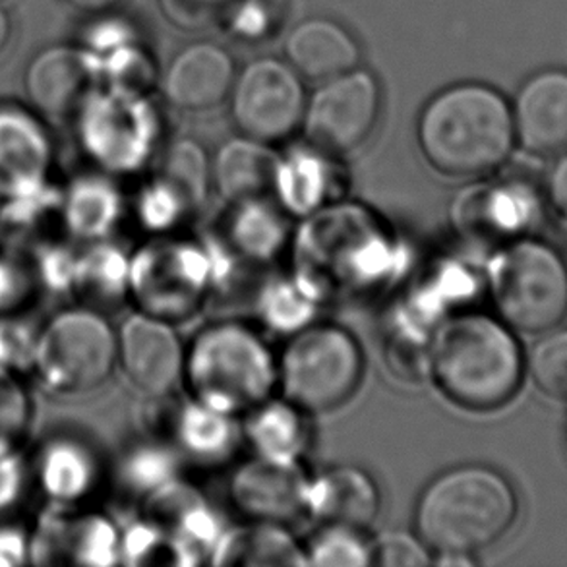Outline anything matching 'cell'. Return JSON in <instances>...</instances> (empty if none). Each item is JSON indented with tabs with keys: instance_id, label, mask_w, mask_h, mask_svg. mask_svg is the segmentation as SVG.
I'll list each match as a JSON object with an SVG mask.
<instances>
[{
	"instance_id": "cell-26",
	"label": "cell",
	"mask_w": 567,
	"mask_h": 567,
	"mask_svg": "<svg viewBox=\"0 0 567 567\" xmlns=\"http://www.w3.org/2000/svg\"><path fill=\"white\" fill-rule=\"evenodd\" d=\"M529 357L533 380L546 395L567 401V328L540 333Z\"/></svg>"
},
{
	"instance_id": "cell-8",
	"label": "cell",
	"mask_w": 567,
	"mask_h": 567,
	"mask_svg": "<svg viewBox=\"0 0 567 567\" xmlns=\"http://www.w3.org/2000/svg\"><path fill=\"white\" fill-rule=\"evenodd\" d=\"M307 101L302 76L289 62L260 56L237 70L229 93V113L246 138L277 144L302 128Z\"/></svg>"
},
{
	"instance_id": "cell-1",
	"label": "cell",
	"mask_w": 567,
	"mask_h": 567,
	"mask_svg": "<svg viewBox=\"0 0 567 567\" xmlns=\"http://www.w3.org/2000/svg\"><path fill=\"white\" fill-rule=\"evenodd\" d=\"M421 154L447 177H483L514 152L512 103L483 82H460L426 101L416 123Z\"/></svg>"
},
{
	"instance_id": "cell-21",
	"label": "cell",
	"mask_w": 567,
	"mask_h": 567,
	"mask_svg": "<svg viewBox=\"0 0 567 567\" xmlns=\"http://www.w3.org/2000/svg\"><path fill=\"white\" fill-rule=\"evenodd\" d=\"M62 227V190L51 183L14 198L0 199V245L10 252L28 254ZM64 229V227H62Z\"/></svg>"
},
{
	"instance_id": "cell-19",
	"label": "cell",
	"mask_w": 567,
	"mask_h": 567,
	"mask_svg": "<svg viewBox=\"0 0 567 567\" xmlns=\"http://www.w3.org/2000/svg\"><path fill=\"white\" fill-rule=\"evenodd\" d=\"M279 169L281 162L269 144L240 134L217 150L212 177L225 198L248 204L276 190Z\"/></svg>"
},
{
	"instance_id": "cell-24",
	"label": "cell",
	"mask_w": 567,
	"mask_h": 567,
	"mask_svg": "<svg viewBox=\"0 0 567 567\" xmlns=\"http://www.w3.org/2000/svg\"><path fill=\"white\" fill-rule=\"evenodd\" d=\"M300 413L305 411L289 401L256 406L248 422V437L260 457L295 463L307 447V426Z\"/></svg>"
},
{
	"instance_id": "cell-18",
	"label": "cell",
	"mask_w": 567,
	"mask_h": 567,
	"mask_svg": "<svg viewBox=\"0 0 567 567\" xmlns=\"http://www.w3.org/2000/svg\"><path fill=\"white\" fill-rule=\"evenodd\" d=\"M97 476L100 465L95 453L82 440L54 436L41 445L35 478L49 506H76L92 494Z\"/></svg>"
},
{
	"instance_id": "cell-32",
	"label": "cell",
	"mask_w": 567,
	"mask_h": 567,
	"mask_svg": "<svg viewBox=\"0 0 567 567\" xmlns=\"http://www.w3.org/2000/svg\"><path fill=\"white\" fill-rule=\"evenodd\" d=\"M310 561L318 566H367L372 550L359 537V530L330 525L310 546Z\"/></svg>"
},
{
	"instance_id": "cell-2",
	"label": "cell",
	"mask_w": 567,
	"mask_h": 567,
	"mask_svg": "<svg viewBox=\"0 0 567 567\" xmlns=\"http://www.w3.org/2000/svg\"><path fill=\"white\" fill-rule=\"evenodd\" d=\"M517 512V494L506 476L486 465H461L424 488L414 523L426 548L455 560L498 543Z\"/></svg>"
},
{
	"instance_id": "cell-29",
	"label": "cell",
	"mask_w": 567,
	"mask_h": 567,
	"mask_svg": "<svg viewBox=\"0 0 567 567\" xmlns=\"http://www.w3.org/2000/svg\"><path fill=\"white\" fill-rule=\"evenodd\" d=\"M31 401L20 378L0 367V452L18 450L30 429Z\"/></svg>"
},
{
	"instance_id": "cell-16",
	"label": "cell",
	"mask_w": 567,
	"mask_h": 567,
	"mask_svg": "<svg viewBox=\"0 0 567 567\" xmlns=\"http://www.w3.org/2000/svg\"><path fill=\"white\" fill-rule=\"evenodd\" d=\"M285 61L312 82L357 69L361 62V47L346 25L316 16L297 23L285 39Z\"/></svg>"
},
{
	"instance_id": "cell-39",
	"label": "cell",
	"mask_w": 567,
	"mask_h": 567,
	"mask_svg": "<svg viewBox=\"0 0 567 567\" xmlns=\"http://www.w3.org/2000/svg\"><path fill=\"white\" fill-rule=\"evenodd\" d=\"M10 31H12V25H10V16H8L4 8L0 7V53L7 49L8 39H10Z\"/></svg>"
},
{
	"instance_id": "cell-6",
	"label": "cell",
	"mask_w": 567,
	"mask_h": 567,
	"mask_svg": "<svg viewBox=\"0 0 567 567\" xmlns=\"http://www.w3.org/2000/svg\"><path fill=\"white\" fill-rule=\"evenodd\" d=\"M118 362L116 331L100 310L69 308L39 328L33 372L56 395H82L107 382Z\"/></svg>"
},
{
	"instance_id": "cell-11",
	"label": "cell",
	"mask_w": 567,
	"mask_h": 567,
	"mask_svg": "<svg viewBox=\"0 0 567 567\" xmlns=\"http://www.w3.org/2000/svg\"><path fill=\"white\" fill-rule=\"evenodd\" d=\"M116 341L124 374L147 395H165L185 377L183 343L159 318L132 316L121 326Z\"/></svg>"
},
{
	"instance_id": "cell-34",
	"label": "cell",
	"mask_w": 567,
	"mask_h": 567,
	"mask_svg": "<svg viewBox=\"0 0 567 567\" xmlns=\"http://www.w3.org/2000/svg\"><path fill=\"white\" fill-rule=\"evenodd\" d=\"M372 561L380 566H422L429 564L426 546L403 533L383 535L377 548L372 550Z\"/></svg>"
},
{
	"instance_id": "cell-30",
	"label": "cell",
	"mask_w": 567,
	"mask_h": 567,
	"mask_svg": "<svg viewBox=\"0 0 567 567\" xmlns=\"http://www.w3.org/2000/svg\"><path fill=\"white\" fill-rule=\"evenodd\" d=\"M238 0H159V12L169 25L199 33L229 22Z\"/></svg>"
},
{
	"instance_id": "cell-5",
	"label": "cell",
	"mask_w": 567,
	"mask_h": 567,
	"mask_svg": "<svg viewBox=\"0 0 567 567\" xmlns=\"http://www.w3.org/2000/svg\"><path fill=\"white\" fill-rule=\"evenodd\" d=\"M277 372L268 349L235 323L202 331L186 353L185 377L202 405L230 414L264 403Z\"/></svg>"
},
{
	"instance_id": "cell-13",
	"label": "cell",
	"mask_w": 567,
	"mask_h": 567,
	"mask_svg": "<svg viewBox=\"0 0 567 567\" xmlns=\"http://www.w3.org/2000/svg\"><path fill=\"white\" fill-rule=\"evenodd\" d=\"M515 142L529 154L550 157L567 152V70L530 74L512 103Z\"/></svg>"
},
{
	"instance_id": "cell-7",
	"label": "cell",
	"mask_w": 567,
	"mask_h": 567,
	"mask_svg": "<svg viewBox=\"0 0 567 567\" xmlns=\"http://www.w3.org/2000/svg\"><path fill=\"white\" fill-rule=\"evenodd\" d=\"M361 347L338 326L300 331L285 349L279 378L285 398L305 413H326L347 403L362 380Z\"/></svg>"
},
{
	"instance_id": "cell-38",
	"label": "cell",
	"mask_w": 567,
	"mask_h": 567,
	"mask_svg": "<svg viewBox=\"0 0 567 567\" xmlns=\"http://www.w3.org/2000/svg\"><path fill=\"white\" fill-rule=\"evenodd\" d=\"M72 7L82 10V12H92V14H101L109 8L116 7L121 0H69Z\"/></svg>"
},
{
	"instance_id": "cell-28",
	"label": "cell",
	"mask_w": 567,
	"mask_h": 567,
	"mask_svg": "<svg viewBox=\"0 0 567 567\" xmlns=\"http://www.w3.org/2000/svg\"><path fill=\"white\" fill-rule=\"evenodd\" d=\"M163 173L171 185L177 186L181 194H186L188 202H196L206 190L209 165L199 144L192 140H178L163 159Z\"/></svg>"
},
{
	"instance_id": "cell-14",
	"label": "cell",
	"mask_w": 567,
	"mask_h": 567,
	"mask_svg": "<svg viewBox=\"0 0 567 567\" xmlns=\"http://www.w3.org/2000/svg\"><path fill=\"white\" fill-rule=\"evenodd\" d=\"M237 76L233 54L212 41L183 47L165 69L162 92L178 111L202 113L229 100Z\"/></svg>"
},
{
	"instance_id": "cell-23",
	"label": "cell",
	"mask_w": 567,
	"mask_h": 567,
	"mask_svg": "<svg viewBox=\"0 0 567 567\" xmlns=\"http://www.w3.org/2000/svg\"><path fill=\"white\" fill-rule=\"evenodd\" d=\"M476 229L486 237H522L540 214V196L525 183L492 186L473 192Z\"/></svg>"
},
{
	"instance_id": "cell-3",
	"label": "cell",
	"mask_w": 567,
	"mask_h": 567,
	"mask_svg": "<svg viewBox=\"0 0 567 567\" xmlns=\"http://www.w3.org/2000/svg\"><path fill=\"white\" fill-rule=\"evenodd\" d=\"M430 369L445 398L468 411L506 405L522 385L525 357L502 318L463 315L442 326Z\"/></svg>"
},
{
	"instance_id": "cell-40",
	"label": "cell",
	"mask_w": 567,
	"mask_h": 567,
	"mask_svg": "<svg viewBox=\"0 0 567 567\" xmlns=\"http://www.w3.org/2000/svg\"><path fill=\"white\" fill-rule=\"evenodd\" d=\"M566 442H567V424H566Z\"/></svg>"
},
{
	"instance_id": "cell-15",
	"label": "cell",
	"mask_w": 567,
	"mask_h": 567,
	"mask_svg": "<svg viewBox=\"0 0 567 567\" xmlns=\"http://www.w3.org/2000/svg\"><path fill=\"white\" fill-rule=\"evenodd\" d=\"M53 144L41 118L14 105L0 107V199L51 183Z\"/></svg>"
},
{
	"instance_id": "cell-17",
	"label": "cell",
	"mask_w": 567,
	"mask_h": 567,
	"mask_svg": "<svg viewBox=\"0 0 567 567\" xmlns=\"http://www.w3.org/2000/svg\"><path fill=\"white\" fill-rule=\"evenodd\" d=\"M308 486L292 463L264 460L248 463L233 481V498L258 522L291 519L307 506Z\"/></svg>"
},
{
	"instance_id": "cell-9",
	"label": "cell",
	"mask_w": 567,
	"mask_h": 567,
	"mask_svg": "<svg viewBox=\"0 0 567 567\" xmlns=\"http://www.w3.org/2000/svg\"><path fill=\"white\" fill-rule=\"evenodd\" d=\"M74 121L80 146L105 171L136 167L154 136L155 113L146 93L113 85H97Z\"/></svg>"
},
{
	"instance_id": "cell-20",
	"label": "cell",
	"mask_w": 567,
	"mask_h": 567,
	"mask_svg": "<svg viewBox=\"0 0 567 567\" xmlns=\"http://www.w3.org/2000/svg\"><path fill=\"white\" fill-rule=\"evenodd\" d=\"M307 506L328 525L361 530L377 517L380 498L364 471L339 467L328 471L315 488H308Z\"/></svg>"
},
{
	"instance_id": "cell-31",
	"label": "cell",
	"mask_w": 567,
	"mask_h": 567,
	"mask_svg": "<svg viewBox=\"0 0 567 567\" xmlns=\"http://www.w3.org/2000/svg\"><path fill=\"white\" fill-rule=\"evenodd\" d=\"M39 328L20 312L0 315V367L14 374L33 370Z\"/></svg>"
},
{
	"instance_id": "cell-12",
	"label": "cell",
	"mask_w": 567,
	"mask_h": 567,
	"mask_svg": "<svg viewBox=\"0 0 567 567\" xmlns=\"http://www.w3.org/2000/svg\"><path fill=\"white\" fill-rule=\"evenodd\" d=\"M100 84L97 69L84 47H49L28 64L23 76L31 107L54 121L74 118Z\"/></svg>"
},
{
	"instance_id": "cell-35",
	"label": "cell",
	"mask_w": 567,
	"mask_h": 567,
	"mask_svg": "<svg viewBox=\"0 0 567 567\" xmlns=\"http://www.w3.org/2000/svg\"><path fill=\"white\" fill-rule=\"evenodd\" d=\"M28 481V467L20 450L0 452V514L20 502Z\"/></svg>"
},
{
	"instance_id": "cell-22",
	"label": "cell",
	"mask_w": 567,
	"mask_h": 567,
	"mask_svg": "<svg viewBox=\"0 0 567 567\" xmlns=\"http://www.w3.org/2000/svg\"><path fill=\"white\" fill-rule=\"evenodd\" d=\"M121 214L115 186L97 175H82L62 190V227L70 237L95 243L107 235Z\"/></svg>"
},
{
	"instance_id": "cell-33",
	"label": "cell",
	"mask_w": 567,
	"mask_h": 567,
	"mask_svg": "<svg viewBox=\"0 0 567 567\" xmlns=\"http://www.w3.org/2000/svg\"><path fill=\"white\" fill-rule=\"evenodd\" d=\"M38 291L28 258L22 254L0 250V315L20 312Z\"/></svg>"
},
{
	"instance_id": "cell-27",
	"label": "cell",
	"mask_w": 567,
	"mask_h": 567,
	"mask_svg": "<svg viewBox=\"0 0 567 567\" xmlns=\"http://www.w3.org/2000/svg\"><path fill=\"white\" fill-rule=\"evenodd\" d=\"M25 258L38 289H45L51 295H72L78 258L74 248L64 245L59 238H51L33 248Z\"/></svg>"
},
{
	"instance_id": "cell-10",
	"label": "cell",
	"mask_w": 567,
	"mask_h": 567,
	"mask_svg": "<svg viewBox=\"0 0 567 567\" xmlns=\"http://www.w3.org/2000/svg\"><path fill=\"white\" fill-rule=\"evenodd\" d=\"M382 92L367 69L320 82L307 101L302 134L322 154H351L372 136L380 118Z\"/></svg>"
},
{
	"instance_id": "cell-4",
	"label": "cell",
	"mask_w": 567,
	"mask_h": 567,
	"mask_svg": "<svg viewBox=\"0 0 567 567\" xmlns=\"http://www.w3.org/2000/svg\"><path fill=\"white\" fill-rule=\"evenodd\" d=\"M488 289L499 318L514 331L540 336L566 320L567 261L545 240H507L492 258Z\"/></svg>"
},
{
	"instance_id": "cell-36",
	"label": "cell",
	"mask_w": 567,
	"mask_h": 567,
	"mask_svg": "<svg viewBox=\"0 0 567 567\" xmlns=\"http://www.w3.org/2000/svg\"><path fill=\"white\" fill-rule=\"evenodd\" d=\"M30 564V535L18 525H0V567Z\"/></svg>"
},
{
	"instance_id": "cell-37",
	"label": "cell",
	"mask_w": 567,
	"mask_h": 567,
	"mask_svg": "<svg viewBox=\"0 0 567 567\" xmlns=\"http://www.w3.org/2000/svg\"><path fill=\"white\" fill-rule=\"evenodd\" d=\"M546 196L554 217L560 223L561 233L567 238V152L560 154L558 162L554 163L548 175Z\"/></svg>"
},
{
	"instance_id": "cell-25",
	"label": "cell",
	"mask_w": 567,
	"mask_h": 567,
	"mask_svg": "<svg viewBox=\"0 0 567 567\" xmlns=\"http://www.w3.org/2000/svg\"><path fill=\"white\" fill-rule=\"evenodd\" d=\"M87 245L85 250L78 252L72 295L84 300V307H103L123 297L131 268L115 246L101 240Z\"/></svg>"
}]
</instances>
